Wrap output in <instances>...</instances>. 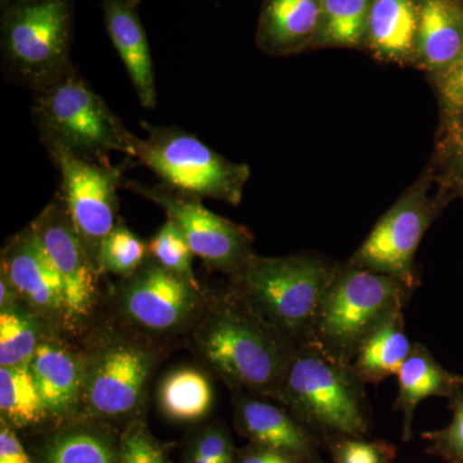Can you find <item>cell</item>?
I'll return each instance as SVG.
<instances>
[{"instance_id":"obj_27","label":"cell","mask_w":463,"mask_h":463,"mask_svg":"<svg viewBox=\"0 0 463 463\" xmlns=\"http://www.w3.org/2000/svg\"><path fill=\"white\" fill-rule=\"evenodd\" d=\"M43 463H118L108 438L96 431L71 430L52 439Z\"/></svg>"},{"instance_id":"obj_28","label":"cell","mask_w":463,"mask_h":463,"mask_svg":"<svg viewBox=\"0 0 463 463\" xmlns=\"http://www.w3.org/2000/svg\"><path fill=\"white\" fill-rule=\"evenodd\" d=\"M148 246L124 224L116 223L102 241L99 270L129 277L147 259Z\"/></svg>"},{"instance_id":"obj_32","label":"cell","mask_w":463,"mask_h":463,"mask_svg":"<svg viewBox=\"0 0 463 463\" xmlns=\"http://www.w3.org/2000/svg\"><path fill=\"white\" fill-rule=\"evenodd\" d=\"M118 463H166L165 450L145 426L137 423L121 439Z\"/></svg>"},{"instance_id":"obj_3","label":"cell","mask_w":463,"mask_h":463,"mask_svg":"<svg viewBox=\"0 0 463 463\" xmlns=\"http://www.w3.org/2000/svg\"><path fill=\"white\" fill-rule=\"evenodd\" d=\"M337 268L315 255L254 254L231 276V288L295 346L312 339L323 298Z\"/></svg>"},{"instance_id":"obj_1","label":"cell","mask_w":463,"mask_h":463,"mask_svg":"<svg viewBox=\"0 0 463 463\" xmlns=\"http://www.w3.org/2000/svg\"><path fill=\"white\" fill-rule=\"evenodd\" d=\"M203 364L233 389L277 399L295 346L230 288L207 298L192 327Z\"/></svg>"},{"instance_id":"obj_6","label":"cell","mask_w":463,"mask_h":463,"mask_svg":"<svg viewBox=\"0 0 463 463\" xmlns=\"http://www.w3.org/2000/svg\"><path fill=\"white\" fill-rule=\"evenodd\" d=\"M413 289L395 277L352 264L337 268L309 341L352 364L365 337L403 310Z\"/></svg>"},{"instance_id":"obj_7","label":"cell","mask_w":463,"mask_h":463,"mask_svg":"<svg viewBox=\"0 0 463 463\" xmlns=\"http://www.w3.org/2000/svg\"><path fill=\"white\" fill-rule=\"evenodd\" d=\"M141 125L147 137L134 138L130 158L137 164L174 190L239 205L250 176L246 164L232 163L181 128Z\"/></svg>"},{"instance_id":"obj_39","label":"cell","mask_w":463,"mask_h":463,"mask_svg":"<svg viewBox=\"0 0 463 463\" xmlns=\"http://www.w3.org/2000/svg\"><path fill=\"white\" fill-rule=\"evenodd\" d=\"M461 154H462V156H463V139H462V143H461Z\"/></svg>"},{"instance_id":"obj_20","label":"cell","mask_w":463,"mask_h":463,"mask_svg":"<svg viewBox=\"0 0 463 463\" xmlns=\"http://www.w3.org/2000/svg\"><path fill=\"white\" fill-rule=\"evenodd\" d=\"M463 390V376L449 373L435 361L422 344H413L410 355L398 373V398L395 408L403 413L404 440L412 434L413 414L423 399L447 398Z\"/></svg>"},{"instance_id":"obj_19","label":"cell","mask_w":463,"mask_h":463,"mask_svg":"<svg viewBox=\"0 0 463 463\" xmlns=\"http://www.w3.org/2000/svg\"><path fill=\"white\" fill-rule=\"evenodd\" d=\"M414 56L426 69L446 72L463 51V14L455 0H417Z\"/></svg>"},{"instance_id":"obj_35","label":"cell","mask_w":463,"mask_h":463,"mask_svg":"<svg viewBox=\"0 0 463 463\" xmlns=\"http://www.w3.org/2000/svg\"><path fill=\"white\" fill-rule=\"evenodd\" d=\"M0 463H32L16 434L9 423L3 420L0 429Z\"/></svg>"},{"instance_id":"obj_25","label":"cell","mask_w":463,"mask_h":463,"mask_svg":"<svg viewBox=\"0 0 463 463\" xmlns=\"http://www.w3.org/2000/svg\"><path fill=\"white\" fill-rule=\"evenodd\" d=\"M371 0H322V25L317 43L358 47L365 42Z\"/></svg>"},{"instance_id":"obj_34","label":"cell","mask_w":463,"mask_h":463,"mask_svg":"<svg viewBox=\"0 0 463 463\" xmlns=\"http://www.w3.org/2000/svg\"><path fill=\"white\" fill-rule=\"evenodd\" d=\"M441 97L449 109H463V51L455 63L441 74Z\"/></svg>"},{"instance_id":"obj_4","label":"cell","mask_w":463,"mask_h":463,"mask_svg":"<svg viewBox=\"0 0 463 463\" xmlns=\"http://www.w3.org/2000/svg\"><path fill=\"white\" fill-rule=\"evenodd\" d=\"M364 383L352 364L315 341L295 347L277 401L307 428L335 439H362L367 432Z\"/></svg>"},{"instance_id":"obj_8","label":"cell","mask_w":463,"mask_h":463,"mask_svg":"<svg viewBox=\"0 0 463 463\" xmlns=\"http://www.w3.org/2000/svg\"><path fill=\"white\" fill-rule=\"evenodd\" d=\"M124 187L161 207L182 232L194 257L210 269L233 276L255 254L248 230L210 212L201 203L203 199L163 183L151 185L127 181Z\"/></svg>"},{"instance_id":"obj_30","label":"cell","mask_w":463,"mask_h":463,"mask_svg":"<svg viewBox=\"0 0 463 463\" xmlns=\"http://www.w3.org/2000/svg\"><path fill=\"white\" fill-rule=\"evenodd\" d=\"M452 421L441 430L422 435L430 453L447 463H463V390L449 399Z\"/></svg>"},{"instance_id":"obj_14","label":"cell","mask_w":463,"mask_h":463,"mask_svg":"<svg viewBox=\"0 0 463 463\" xmlns=\"http://www.w3.org/2000/svg\"><path fill=\"white\" fill-rule=\"evenodd\" d=\"M2 276L38 318L69 322L62 282L32 225L3 250Z\"/></svg>"},{"instance_id":"obj_5","label":"cell","mask_w":463,"mask_h":463,"mask_svg":"<svg viewBox=\"0 0 463 463\" xmlns=\"http://www.w3.org/2000/svg\"><path fill=\"white\" fill-rule=\"evenodd\" d=\"M0 45L5 74L38 90L72 69V0H0Z\"/></svg>"},{"instance_id":"obj_12","label":"cell","mask_w":463,"mask_h":463,"mask_svg":"<svg viewBox=\"0 0 463 463\" xmlns=\"http://www.w3.org/2000/svg\"><path fill=\"white\" fill-rule=\"evenodd\" d=\"M435 215L437 210L426 188L413 185L374 225L349 264L395 277L416 288L414 255Z\"/></svg>"},{"instance_id":"obj_2","label":"cell","mask_w":463,"mask_h":463,"mask_svg":"<svg viewBox=\"0 0 463 463\" xmlns=\"http://www.w3.org/2000/svg\"><path fill=\"white\" fill-rule=\"evenodd\" d=\"M32 118L45 149H65L79 158L111 165L112 152L132 157L134 136L78 67L33 91Z\"/></svg>"},{"instance_id":"obj_37","label":"cell","mask_w":463,"mask_h":463,"mask_svg":"<svg viewBox=\"0 0 463 463\" xmlns=\"http://www.w3.org/2000/svg\"><path fill=\"white\" fill-rule=\"evenodd\" d=\"M18 300L21 298L18 297L16 289L5 276H2V279H0V307L5 309V307L16 306Z\"/></svg>"},{"instance_id":"obj_13","label":"cell","mask_w":463,"mask_h":463,"mask_svg":"<svg viewBox=\"0 0 463 463\" xmlns=\"http://www.w3.org/2000/svg\"><path fill=\"white\" fill-rule=\"evenodd\" d=\"M30 225L62 282L67 319L75 323L83 321L90 315L96 301L99 270L91 263L72 224L61 191Z\"/></svg>"},{"instance_id":"obj_21","label":"cell","mask_w":463,"mask_h":463,"mask_svg":"<svg viewBox=\"0 0 463 463\" xmlns=\"http://www.w3.org/2000/svg\"><path fill=\"white\" fill-rule=\"evenodd\" d=\"M417 0H371L365 43L376 56L403 62L416 51Z\"/></svg>"},{"instance_id":"obj_29","label":"cell","mask_w":463,"mask_h":463,"mask_svg":"<svg viewBox=\"0 0 463 463\" xmlns=\"http://www.w3.org/2000/svg\"><path fill=\"white\" fill-rule=\"evenodd\" d=\"M147 246L149 257L155 259L158 264L170 272L200 285L192 267L194 252L182 232L172 221L167 219L166 223L152 237Z\"/></svg>"},{"instance_id":"obj_31","label":"cell","mask_w":463,"mask_h":463,"mask_svg":"<svg viewBox=\"0 0 463 463\" xmlns=\"http://www.w3.org/2000/svg\"><path fill=\"white\" fill-rule=\"evenodd\" d=\"M331 453L334 463H390L397 449L385 441L340 438L332 441Z\"/></svg>"},{"instance_id":"obj_16","label":"cell","mask_w":463,"mask_h":463,"mask_svg":"<svg viewBox=\"0 0 463 463\" xmlns=\"http://www.w3.org/2000/svg\"><path fill=\"white\" fill-rule=\"evenodd\" d=\"M139 5L141 0H100L106 30L137 97L143 108L152 109L157 103L156 78Z\"/></svg>"},{"instance_id":"obj_33","label":"cell","mask_w":463,"mask_h":463,"mask_svg":"<svg viewBox=\"0 0 463 463\" xmlns=\"http://www.w3.org/2000/svg\"><path fill=\"white\" fill-rule=\"evenodd\" d=\"M192 450L216 463H234L233 447L227 432L218 426L206 429L194 439Z\"/></svg>"},{"instance_id":"obj_9","label":"cell","mask_w":463,"mask_h":463,"mask_svg":"<svg viewBox=\"0 0 463 463\" xmlns=\"http://www.w3.org/2000/svg\"><path fill=\"white\" fill-rule=\"evenodd\" d=\"M156 354L138 341L111 337L83 356L80 405L99 419H121L139 410Z\"/></svg>"},{"instance_id":"obj_23","label":"cell","mask_w":463,"mask_h":463,"mask_svg":"<svg viewBox=\"0 0 463 463\" xmlns=\"http://www.w3.org/2000/svg\"><path fill=\"white\" fill-rule=\"evenodd\" d=\"M157 403L161 412L173 421H199L214 404V389L209 377L197 368H176L161 380Z\"/></svg>"},{"instance_id":"obj_38","label":"cell","mask_w":463,"mask_h":463,"mask_svg":"<svg viewBox=\"0 0 463 463\" xmlns=\"http://www.w3.org/2000/svg\"><path fill=\"white\" fill-rule=\"evenodd\" d=\"M187 463H216L212 461V459H207L205 457L199 455V453L194 452V450H190V455H188Z\"/></svg>"},{"instance_id":"obj_26","label":"cell","mask_w":463,"mask_h":463,"mask_svg":"<svg viewBox=\"0 0 463 463\" xmlns=\"http://www.w3.org/2000/svg\"><path fill=\"white\" fill-rule=\"evenodd\" d=\"M38 317L17 306L0 310V367L29 364L42 344Z\"/></svg>"},{"instance_id":"obj_24","label":"cell","mask_w":463,"mask_h":463,"mask_svg":"<svg viewBox=\"0 0 463 463\" xmlns=\"http://www.w3.org/2000/svg\"><path fill=\"white\" fill-rule=\"evenodd\" d=\"M2 420L18 428L39 425L48 419L30 364L0 367Z\"/></svg>"},{"instance_id":"obj_36","label":"cell","mask_w":463,"mask_h":463,"mask_svg":"<svg viewBox=\"0 0 463 463\" xmlns=\"http://www.w3.org/2000/svg\"><path fill=\"white\" fill-rule=\"evenodd\" d=\"M237 463H306L297 457L286 455V453L279 452V450L270 449L257 446L249 448L248 450L241 455Z\"/></svg>"},{"instance_id":"obj_11","label":"cell","mask_w":463,"mask_h":463,"mask_svg":"<svg viewBox=\"0 0 463 463\" xmlns=\"http://www.w3.org/2000/svg\"><path fill=\"white\" fill-rule=\"evenodd\" d=\"M48 155L61 174V194L91 263L99 270L102 241L115 227L118 187L123 167L100 165L52 147Z\"/></svg>"},{"instance_id":"obj_22","label":"cell","mask_w":463,"mask_h":463,"mask_svg":"<svg viewBox=\"0 0 463 463\" xmlns=\"http://www.w3.org/2000/svg\"><path fill=\"white\" fill-rule=\"evenodd\" d=\"M411 350L412 344L404 332L403 310H399L365 337L352 367L364 383H379L398 374Z\"/></svg>"},{"instance_id":"obj_10","label":"cell","mask_w":463,"mask_h":463,"mask_svg":"<svg viewBox=\"0 0 463 463\" xmlns=\"http://www.w3.org/2000/svg\"><path fill=\"white\" fill-rule=\"evenodd\" d=\"M200 285L170 272L147 257L120 291L121 313L137 330L169 336L194 327L205 307Z\"/></svg>"},{"instance_id":"obj_15","label":"cell","mask_w":463,"mask_h":463,"mask_svg":"<svg viewBox=\"0 0 463 463\" xmlns=\"http://www.w3.org/2000/svg\"><path fill=\"white\" fill-rule=\"evenodd\" d=\"M234 394L237 425L252 443L297 457L306 463H322L316 438L288 410L259 395L240 392Z\"/></svg>"},{"instance_id":"obj_17","label":"cell","mask_w":463,"mask_h":463,"mask_svg":"<svg viewBox=\"0 0 463 463\" xmlns=\"http://www.w3.org/2000/svg\"><path fill=\"white\" fill-rule=\"evenodd\" d=\"M321 25L322 0H264L257 44L269 56H288L315 45Z\"/></svg>"},{"instance_id":"obj_18","label":"cell","mask_w":463,"mask_h":463,"mask_svg":"<svg viewBox=\"0 0 463 463\" xmlns=\"http://www.w3.org/2000/svg\"><path fill=\"white\" fill-rule=\"evenodd\" d=\"M29 364L48 416L62 419L74 412L83 392V356L42 341Z\"/></svg>"}]
</instances>
